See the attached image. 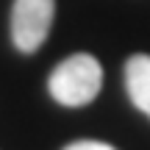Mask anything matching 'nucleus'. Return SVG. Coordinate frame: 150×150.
I'll list each match as a JSON object with an SVG mask.
<instances>
[{"label": "nucleus", "mask_w": 150, "mask_h": 150, "mask_svg": "<svg viewBox=\"0 0 150 150\" xmlns=\"http://www.w3.org/2000/svg\"><path fill=\"white\" fill-rule=\"evenodd\" d=\"M64 150H117L108 142H97V139H78V142H70Z\"/></svg>", "instance_id": "obj_4"}, {"label": "nucleus", "mask_w": 150, "mask_h": 150, "mask_svg": "<svg viewBox=\"0 0 150 150\" xmlns=\"http://www.w3.org/2000/svg\"><path fill=\"white\" fill-rule=\"evenodd\" d=\"M125 89L142 114L150 117V56L136 53L125 61Z\"/></svg>", "instance_id": "obj_3"}, {"label": "nucleus", "mask_w": 150, "mask_h": 150, "mask_svg": "<svg viewBox=\"0 0 150 150\" xmlns=\"http://www.w3.org/2000/svg\"><path fill=\"white\" fill-rule=\"evenodd\" d=\"M103 86V67L89 53H72L47 78L50 97L61 106H89Z\"/></svg>", "instance_id": "obj_1"}, {"label": "nucleus", "mask_w": 150, "mask_h": 150, "mask_svg": "<svg viewBox=\"0 0 150 150\" xmlns=\"http://www.w3.org/2000/svg\"><path fill=\"white\" fill-rule=\"evenodd\" d=\"M56 17V0H14L11 42L20 53H33L45 45Z\"/></svg>", "instance_id": "obj_2"}]
</instances>
